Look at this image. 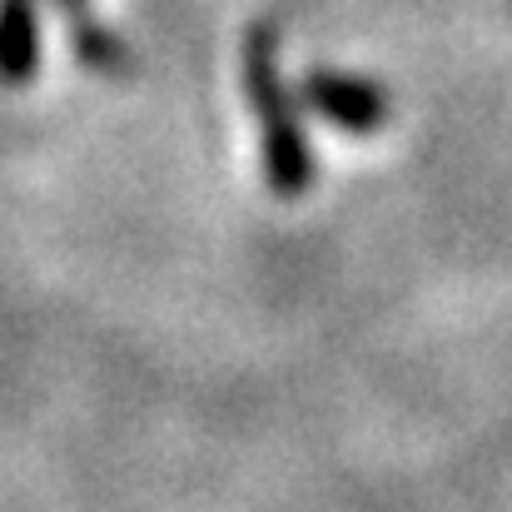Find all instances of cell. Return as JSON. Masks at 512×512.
Segmentation results:
<instances>
[{
  "mask_svg": "<svg viewBox=\"0 0 512 512\" xmlns=\"http://www.w3.org/2000/svg\"><path fill=\"white\" fill-rule=\"evenodd\" d=\"M35 5L30 0H0V80L25 85L35 75Z\"/></svg>",
  "mask_w": 512,
  "mask_h": 512,
  "instance_id": "cell-3",
  "label": "cell"
},
{
  "mask_svg": "<svg viewBox=\"0 0 512 512\" xmlns=\"http://www.w3.org/2000/svg\"><path fill=\"white\" fill-rule=\"evenodd\" d=\"M244 70H249V100L259 110V125H264V170L269 184L279 194H299L309 184V155H304V140L294 130V115H289V100L279 90V70H274V40L269 30H259L244 50Z\"/></svg>",
  "mask_w": 512,
  "mask_h": 512,
  "instance_id": "cell-1",
  "label": "cell"
},
{
  "mask_svg": "<svg viewBox=\"0 0 512 512\" xmlns=\"http://www.w3.org/2000/svg\"><path fill=\"white\" fill-rule=\"evenodd\" d=\"M65 10H70V30H75V50L90 60V65H115L120 60V45L115 40H105V30L90 20V10H85V0H60Z\"/></svg>",
  "mask_w": 512,
  "mask_h": 512,
  "instance_id": "cell-4",
  "label": "cell"
},
{
  "mask_svg": "<svg viewBox=\"0 0 512 512\" xmlns=\"http://www.w3.org/2000/svg\"><path fill=\"white\" fill-rule=\"evenodd\" d=\"M309 100L343 130H378L383 125V95L373 85H363V80H343V75H329V70L324 75L314 70Z\"/></svg>",
  "mask_w": 512,
  "mask_h": 512,
  "instance_id": "cell-2",
  "label": "cell"
}]
</instances>
